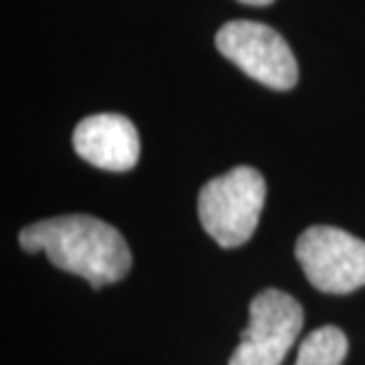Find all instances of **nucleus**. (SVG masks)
<instances>
[{
  "label": "nucleus",
  "mask_w": 365,
  "mask_h": 365,
  "mask_svg": "<svg viewBox=\"0 0 365 365\" xmlns=\"http://www.w3.org/2000/svg\"><path fill=\"white\" fill-rule=\"evenodd\" d=\"M21 250L43 252L57 268L91 282L95 289L119 282L130 271V250L121 232L86 214H69L26 225Z\"/></svg>",
  "instance_id": "f257e3e1"
},
{
  "label": "nucleus",
  "mask_w": 365,
  "mask_h": 365,
  "mask_svg": "<svg viewBox=\"0 0 365 365\" xmlns=\"http://www.w3.org/2000/svg\"><path fill=\"white\" fill-rule=\"evenodd\" d=\"M266 202V180L252 166H235L200 190L197 214L209 237L225 250L254 235Z\"/></svg>",
  "instance_id": "f03ea898"
},
{
  "label": "nucleus",
  "mask_w": 365,
  "mask_h": 365,
  "mask_svg": "<svg viewBox=\"0 0 365 365\" xmlns=\"http://www.w3.org/2000/svg\"><path fill=\"white\" fill-rule=\"evenodd\" d=\"M216 48L225 60L254 81L275 91H289L299 81L297 57L275 29L250 19H235L218 29Z\"/></svg>",
  "instance_id": "7ed1b4c3"
},
{
  "label": "nucleus",
  "mask_w": 365,
  "mask_h": 365,
  "mask_svg": "<svg viewBox=\"0 0 365 365\" xmlns=\"http://www.w3.org/2000/svg\"><path fill=\"white\" fill-rule=\"evenodd\" d=\"M297 261L316 289L349 294L365 284V242L332 225H313L297 240Z\"/></svg>",
  "instance_id": "20e7f679"
},
{
  "label": "nucleus",
  "mask_w": 365,
  "mask_h": 365,
  "mask_svg": "<svg viewBox=\"0 0 365 365\" xmlns=\"http://www.w3.org/2000/svg\"><path fill=\"white\" fill-rule=\"evenodd\" d=\"M304 311L294 297L264 289L252 299L250 323L228 365H280L302 332Z\"/></svg>",
  "instance_id": "39448f33"
},
{
  "label": "nucleus",
  "mask_w": 365,
  "mask_h": 365,
  "mask_svg": "<svg viewBox=\"0 0 365 365\" xmlns=\"http://www.w3.org/2000/svg\"><path fill=\"white\" fill-rule=\"evenodd\" d=\"M71 140L78 157L105 171H130L140 159V138L123 114L86 116Z\"/></svg>",
  "instance_id": "423d86ee"
},
{
  "label": "nucleus",
  "mask_w": 365,
  "mask_h": 365,
  "mask_svg": "<svg viewBox=\"0 0 365 365\" xmlns=\"http://www.w3.org/2000/svg\"><path fill=\"white\" fill-rule=\"evenodd\" d=\"M349 354L346 334L334 325H323L313 330L297 351L294 365H341Z\"/></svg>",
  "instance_id": "0eeeda50"
},
{
  "label": "nucleus",
  "mask_w": 365,
  "mask_h": 365,
  "mask_svg": "<svg viewBox=\"0 0 365 365\" xmlns=\"http://www.w3.org/2000/svg\"><path fill=\"white\" fill-rule=\"evenodd\" d=\"M240 3H245V5H257V7H264V5H271L273 0H240Z\"/></svg>",
  "instance_id": "6e6552de"
}]
</instances>
